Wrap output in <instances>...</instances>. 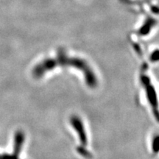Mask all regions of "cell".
I'll return each instance as SVG.
<instances>
[{"label":"cell","mask_w":159,"mask_h":159,"mask_svg":"<svg viewBox=\"0 0 159 159\" xmlns=\"http://www.w3.org/2000/svg\"><path fill=\"white\" fill-rule=\"evenodd\" d=\"M142 81L143 84H144L145 89H146L147 96H148L149 102H150L151 107H152L154 116L156 117V120L159 122V106L156 91L155 90L153 85L151 84L150 80L148 76H143Z\"/></svg>","instance_id":"1"},{"label":"cell","mask_w":159,"mask_h":159,"mask_svg":"<svg viewBox=\"0 0 159 159\" xmlns=\"http://www.w3.org/2000/svg\"><path fill=\"white\" fill-rule=\"evenodd\" d=\"M25 142V135L21 131H18L14 138V149L13 154H0V159H19V154Z\"/></svg>","instance_id":"2"},{"label":"cell","mask_w":159,"mask_h":159,"mask_svg":"<svg viewBox=\"0 0 159 159\" xmlns=\"http://www.w3.org/2000/svg\"><path fill=\"white\" fill-rule=\"evenodd\" d=\"M152 148L153 152L156 153L159 152V136H156L152 140Z\"/></svg>","instance_id":"3"},{"label":"cell","mask_w":159,"mask_h":159,"mask_svg":"<svg viewBox=\"0 0 159 159\" xmlns=\"http://www.w3.org/2000/svg\"><path fill=\"white\" fill-rule=\"evenodd\" d=\"M151 61H159V50H157L152 53V56H151Z\"/></svg>","instance_id":"4"}]
</instances>
